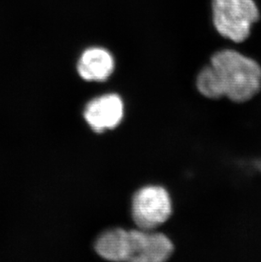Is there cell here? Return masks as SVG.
<instances>
[{
    "instance_id": "cell-2",
    "label": "cell",
    "mask_w": 261,
    "mask_h": 262,
    "mask_svg": "<svg viewBox=\"0 0 261 262\" xmlns=\"http://www.w3.org/2000/svg\"><path fill=\"white\" fill-rule=\"evenodd\" d=\"M94 249L111 261L163 262L172 255L174 246L163 233L115 228L100 235Z\"/></svg>"
},
{
    "instance_id": "cell-1",
    "label": "cell",
    "mask_w": 261,
    "mask_h": 262,
    "mask_svg": "<svg viewBox=\"0 0 261 262\" xmlns=\"http://www.w3.org/2000/svg\"><path fill=\"white\" fill-rule=\"evenodd\" d=\"M196 85L200 94L208 99L227 97L231 101L243 104L260 91L261 67L254 59L235 50H221L200 72Z\"/></svg>"
},
{
    "instance_id": "cell-3",
    "label": "cell",
    "mask_w": 261,
    "mask_h": 262,
    "mask_svg": "<svg viewBox=\"0 0 261 262\" xmlns=\"http://www.w3.org/2000/svg\"><path fill=\"white\" fill-rule=\"evenodd\" d=\"M214 27L220 34L236 42L249 37L251 27L259 19L253 0H213Z\"/></svg>"
},
{
    "instance_id": "cell-4",
    "label": "cell",
    "mask_w": 261,
    "mask_h": 262,
    "mask_svg": "<svg viewBox=\"0 0 261 262\" xmlns=\"http://www.w3.org/2000/svg\"><path fill=\"white\" fill-rule=\"evenodd\" d=\"M171 213L170 194L162 187H144L133 196L132 214L134 223L139 229H156L170 218Z\"/></svg>"
},
{
    "instance_id": "cell-5",
    "label": "cell",
    "mask_w": 261,
    "mask_h": 262,
    "mask_svg": "<svg viewBox=\"0 0 261 262\" xmlns=\"http://www.w3.org/2000/svg\"><path fill=\"white\" fill-rule=\"evenodd\" d=\"M84 118L95 133L116 128L124 117V104L118 94L98 97L86 104Z\"/></svg>"
},
{
    "instance_id": "cell-6",
    "label": "cell",
    "mask_w": 261,
    "mask_h": 262,
    "mask_svg": "<svg viewBox=\"0 0 261 262\" xmlns=\"http://www.w3.org/2000/svg\"><path fill=\"white\" fill-rule=\"evenodd\" d=\"M115 61L111 53L102 48L85 50L77 63L80 77L88 82H104L111 77Z\"/></svg>"
}]
</instances>
